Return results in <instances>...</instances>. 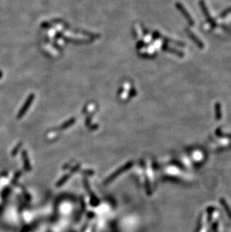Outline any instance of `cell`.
<instances>
[{
  "instance_id": "1",
  "label": "cell",
  "mask_w": 231,
  "mask_h": 232,
  "mask_svg": "<svg viewBox=\"0 0 231 232\" xmlns=\"http://www.w3.org/2000/svg\"><path fill=\"white\" fill-rule=\"evenodd\" d=\"M34 98H35L34 94H31L30 96H29V98L27 99V101L25 102V104L23 105V107H22V108L20 109V111L19 113H18V115H17V118L22 117V116H23V115L25 114V113L27 112V110L29 109V107L31 104L32 103V101H33V99H34Z\"/></svg>"
}]
</instances>
